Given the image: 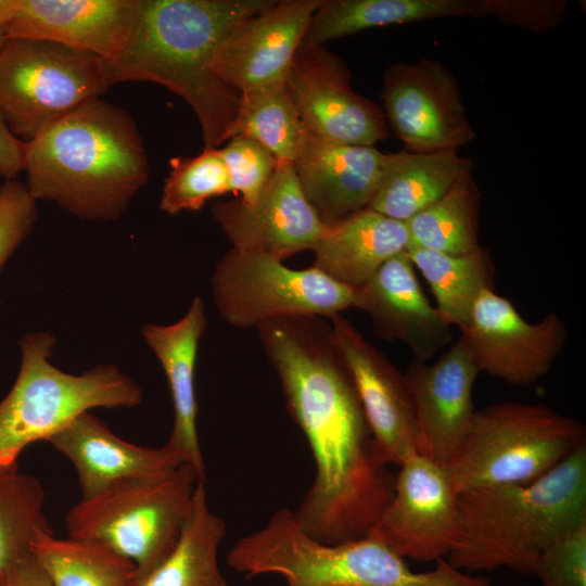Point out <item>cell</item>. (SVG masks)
I'll list each match as a JSON object with an SVG mask.
<instances>
[{
  "label": "cell",
  "mask_w": 586,
  "mask_h": 586,
  "mask_svg": "<svg viewBox=\"0 0 586 586\" xmlns=\"http://www.w3.org/2000/svg\"><path fill=\"white\" fill-rule=\"evenodd\" d=\"M322 0L275 1L234 25L218 43L212 69L241 97L283 84Z\"/></svg>",
  "instance_id": "cell-16"
},
{
  "label": "cell",
  "mask_w": 586,
  "mask_h": 586,
  "mask_svg": "<svg viewBox=\"0 0 586 586\" xmlns=\"http://www.w3.org/2000/svg\"><path fill=\"white\" fill-rule=\"evenodd\" d=\"M140 0H11L9 39L29 38L61 43L115 58L138 20Z\"/></svg>",
  "instance_id": "cell-19"
},
{
  "label": "cell",
  "mask_w": 586,
  "mask_h": 586,
  "mask_svg": "<svg viewBox=\"0 0 586 586\" xmlns=\"http://www.w3.org/2000/svg\"><path fill=\"white\" fill-rule=\"evenodd\" d=\"M481 16H486L483 0H322L302 43L323 46L380 26Z\"/></svg>",
  "instance_id": "cell-26"
},
{
  "label": "cell",
  "mask_w": 586,
  "mask_h": 586,
  "mask_svg": "<svg viewBox=\"0 0 586 586\" xmlns=\"http://www.w3.org/2000/svg\"><path fill=\"white\" fill-rule=\"evenodd\" d=\"M47 442L75 467L81 498L125 480L165 475L188 462L167 444L145 447L118 437L90 411L77 416Z\"/></svg>",
  "instance_id": "cell-21"
},
{
  "label": "cell",
  "mask_w": 586,
  "mask_h": 586,
  "mask_svg": "<svg viewBox=\"0 0 586 586\" xmlns=\"http://www.w3.org/2000/svg\"><path fill=\"white\" fill-rule=\"evenodd\" d=\"M285 84L308 133L368 146L388 137L383 110L352 89L348 67L323 46L302 43Z\"/></svg>",
  "instance_id": "cell-13"
},
{
  "label": "cell",
  "mask_w": 586,
  "mask_h": 586,
  "mask_svg": "<svg viewBox=\"0 0 586 586\" xmlns=\"http://www.w3.org/2000/svg\"><path fill=\"white\" fill-rule=\"evenodd\" d=\"M36 202L17 179L0 184V271L31 232L38 216Z\"/></svg>",
  "instance_id": "cell-36"
},
{
  "label": "cell",
  "mask_w": 586,
  "mask_h": 586,
  "mask_svg": "<svg viewBox=\"0 0 586 586\" xmlns=\"http://www.w3.org/2000/svg\"><path fill=\"white\" fill-rule=\"evenodd\" d=\"M40 481L17 467L0 468V572L31 556L34 542L53 533L43 512Z\"/></svg>",
  "instance_id": "cell-32"
},
{
  "label": "cell",
  "mask_w": 586,
  "mask_h": 586,
  "mask_svg": "<svg viewBox=\"0 0 586 586\" xmlns=\"http://www.w3.org/2000/svg\"><path fill=\"white\" fill-rule=\"evenodd\" d=\"M219 152L230 192L239 193L244 203H254L272 176L278 160L262 143L244 136L231 137Z\"/></svg>",
  "instance_id": "cell-34"
},
{
  "label": "cell",
  "mask_w": 586,
  "mask_h": 586,
  "mask_svg": "<svg viewBox=\"0 0 586 586\" xmlns=\"http://www.w3.org/2000/svg\"><path fill=\"white\" fill-rule=\"evenodd\" d=\"M207 324L203 300L195 296L184 316L175 323L145 324L142 335L166 374L174 406V425L167 445L179 450L205 482L196 417L194 369L199 342Z\"/></svg>",
  "instance_id": "cell-23"
},
{
  "label": "cell",
  "mask_w": 586,
  "mask_h": 586,
  "mask_svg": "<svg viewBox=\"0 0 586 586\" xmlns=\"http://www.w3.org/2000/svg\"><path fill=\"white\" fill-rule=\"evenodd\" d=\"M353 307L369 316L379 337L403 342L415 360H430L451 341L450 326L428 301L406 252L354 289Z\"/></svg>",
  "instance_id": "cell-20"
},
{
  "label": "cell",
  "mask_w": 586,
  "mask_h": 586,
  "mask_svg": "<svg viewBox=\"0 0 586 586\" xmlns=\"http://www.w3.org/2000/svg\"><path fill=\"white\" fill-rule=\"evenodd\" d=\"M3 586H51L33 555L3 573Z\"/></svg>",
  "instance_id": "cell-39"
},
{
  "label": "cell",
  "mask_w": 586,
  "mask_h": 586,
  "mask_svg": "<svg viewBox=\"0 0 586 586\" xmlns=\"http://www.w3.org/2000/svg\"><path fill=\"white\" fill-rule=\"evenodd\" d=\"M533 574L542 586H586V522L552 542Z\"/></svg>",
  "instance_id": "cell-35"
},
{
  "label": "cell",
  "mask_w": 586,
  "mask_h": 586,
  "mask_svg": "<svg viewBox=\"0 0 586 586\" xmlns=\"http://www.w3.org/2000/svg\"><path fill=\"white\" fill-rule=\"evenodd\" d=\"M461 331L480 372L527 386L547 374L565 345L566 328L556 311L527 322L509 300L486 289Z\"/></svg>",
  "instance_id": "cell-14"
},
{
  "label": "cell",
  "mask_w": 586,
  "mask_h": 586,
  "mask_svg": "<svg viewBox=\"0 0 586 586\" xmlns=\"http://www.w3.org/2000/svg\"><path fill=\"white\" fill-rule=\"evenodd\" d=\"M246 578L282 576L288 586H493L443 558L426 572L412 571L378 537L324 544L309 536L294 511L278 509L259 530L239 538L227 555Z\"/></svg>",
  "instance_id": "cell-5"
},
{
  "label": "cell",
  "mask_w": 586,
  "mask_h": 586,
  "mask_svg": "<svg viewBox=\"0 0 586 586\" xmlns=\"http://www.w3.org/2000/svg\"><path fill=\"white\" fill-rule=\"evenodd\" d=\"M406 253L430 285L443 319L460 330L466 328L480 295L494 289L488 251L480 246L469 254L449 255L409 246Z\"/></svg>",
  "instance_id": "cell-28"
},
{
  "label": "cell",
  "mask_w": 586,
  "mask_h": 586,
  "mask_svg": "<svg viewBox=\"0 0 586 586\" xmlns=\"http://www.w3.org/2000/svg\"><path fill=\"white\" fill-rule=\"evenodd\" d=\"M480 191L471 175L405 222L409 246L449 255L474 252L479 244ZM408 246V247H409Z\"/></svg>",
  "instance_id": "cell-30"
},
{
  "label": "cell",
  "mask_w": 586,
  "mask_h": 586,
  "mask_svg": "<svg viewBox=\"0 0 586 586\" xmlns=\"http://www.w3.org/2000/svg\"><path fill=\"white\" fill-rule=\"evenodd\" d=\"M369 534L402 558L428 562L448 556L461 539L462 524L447 468L419 454L405 460L392 498Z\"/></svg>",
  "instance_id": "cell-12"
},
{
  "label": "cell",
  "mask_w": 586,
  "mask_h": 586,
  "mask_svg": "<svg viewBox=\"0 0 586 586\" xmlns=\"http://www.w3.org/2000/svg\"><path fill=\"white\" fill-rule=\"evenodd\" d=\"M474 162L457 152L383 153L377 192L367 208L406 222L471 175Z\"/></svg>",
  "instance_id": "cell-25"
},
{
  "label": "cell",
  "mask_w": 586,
  "mask_h": 586,
  "mask_svg": "<svg viewBox=\"0 0 586 586\" xmlns=\"http://www.w3.org/2000/svg\"><path fill=\"white\" fill-rule=\"evenodd\" d=\"M582 422L543 404L501 402L474 412L448 467L457 494L473 487L532 482L586 444Z\"/></svg>",
  "instance_id": "cell-8"
},
{
  "label": "cell",
  "mask_w": 586,
  "mask_h": 586,
  "mask_svg": "<svg viewBox=\"0 0 586 586\" xmlns=\"http://www.w3.org/2000/svg\"><path fill=\"white\" fill-rule=\"evenodd\" d=\"M212 295L221 318L239 329L291 317L331 318L354 303V289L314 266L293 269L270 255L237 249L216 264Z\"/></svg>",
  "instance_id": "cell-10"
},
{
  "label": "cell",
  "mask_w": 586,
  "mask_h": 586,
  "mask_svg": "<svg viewBox=\"0 0 586 586\" xmlns=\"http://www.w3.org/2000/svg\"><path fill=\"white\" fill-rule=\"evenodd\" d=\"M11 0H0V52L8 43L5 24L9 17Z\"/></svg>",
  "instance_id": "cell-40"
},
{
  "label": "cell",
  "mask_w": 586,
  "mask_h": 586,
  "mask_svg": "<svg viewBox=\"0 0 586 586\" xmlns=\"http://www.w3.org/2000/svg\"><path fill=\"white\" fill-rule=\"evenodd\" d=\"M270 0H140L124 49L103 61L106 84L151 81L181 97L199 119L204 149L229 139L241 95L212 69L218 43Z\"/></svg>",
  "instance_id": "cell-2"
},
{
  "label": "cell",
  "mask_w": 586,
  "mask_h": 586,
  "mask_svg": "<svg viewBox=\"0 0 586 586\" xmlns=\"http://www.w3.org/2000/svg\"><path fill=\"white\" fill-rule=\"evenodd\" d=\"M256 330L315 461L314 481L294 511L296 521L324 544L367 536L392 498L395 476L375 456L330 324L320 317H291Z\"/></svg>",
  "instance_id": "cell-1"
},
{
  "label": "cell",
  "mask_w": 586,
  "mask_h": 586,
  "mask_svg": "<svg viewBox=\"0 0 586 586\" xmlns=\"http://www.w3.org/2000/svg\"><path fill=\"white\" fill-rule=\"evenodd\" d=\"M25 142L15 138L0 117V176L16 179L24 170Z\"/></svg>",
  "instance_id": "cell-38"
},
{
  "label": "cell",
  "mask_w": 586,
  "mask_h": 586,
  "mask_svg": "<svg viewBox=\"0 0 586 586\" xmlns=\"http://www.w3.org/2000/svg\"><path fill=\"white\" fill-rule=\"evenodd\" d=\"M227 525L207 501L199 482L191 510L171 550L152 569L137 574L129 586H230L218 566V548Z\"/></svg>",
  "instance_id": "cell-27"
},
{
  "label": "cell",
  "mask_w": 586,
  "mask_h": 586,
  "mask_svg": "<svg viewBox=\"0 0 586 586\" xmlns=\"http://www.w3.org/2000/svg\"><path fill=\"white\" fill-rule=\"evenodd\" d=\"M383 153L374 146L328 141L308 133L293 163L300 187L321 221L333 225L369 206Z\"/></svg>",
  "instance_id": "cell-22"
},
{
  "label": "cell",
  "mask_w": 586,
  "mask_h": 586,
  "mask_svg": "<svg viewBox=\"0 0 586 586\" xmlns=\"http://www.w3.org/2000/svg\"><path fill=\"white\" fill-rule=\"evenodd\" d=\"M109 88L89 52L29 38L9 39L0 52V117L23 142Z\"/></svg>",
  "instance_id": "cell-9"
},
{
  "label": "cell",
  "mask_w": 586,
  "mask_h": 586,
  "mask_svg": "<svg viewBox=\"0 0 586 586\" xmlns=\"http://www.w3.org/2000/svg\"><path fill=\"white\" fill-rule=\"evenodd\" d=\"M405 222L373 209H361L333 225L313 247L314 267L333 280L356 289L391 257L406 252Z\"/></svg>",
  "instance_id": "cell-24"
},
{
  "label": "cell",
  "mask_w": 586,
  "mask_h": 586,
  "mask_svg": "<svg viewBox=\"0 0 586 586\" xmlns=\"http://www.w3.org/2000/svg\"><path fill=\"white\" fill-rule=\"evenodd\" d=\"M31 555L51 586H129L137 575L131 561L103 545L53 533L39 536Z\"/></svg>",
  "instance_id": "cell-29"
},
{
  "label": "cell",
  "mask_w": 586,
  "mask_h": 586,
  "mask_svg": "<svg viewBox=\"0 0 586 586\" xmlns=\"http://www.w3.org/2000/svg\"><path fill=\"white\" fill-rule=\"evenodd\" d=\"M480 370L461 335L435 362L415 360L404 373L416 411L417 454L447 468L458 455L473 415Z\"/></svg>",
  "instance_id": "cell-18"
},
{
  "label": "cell",
  "mask_w": 586,
  "mask_h": 586,
  "mask_svg": "<svg viewBox=\"0 0 586 586\" xmlns=\"http://www.w3.org/2000/svg\"><path fill=\"white\" fill-rule=\"evenodd\" d=\"M199 482L196 470L184 462L165 475L115 483L67 511L68 537L103 545L142 574L175 546Z\"/></svg>",
  "instance_id": "cell-7"
},
{
  "label": "cell",
  "mask_w": 586,
  "mask_h": 586,
  "mask_svg": "<svg viewBox=\"0 0 586 586\" xmlns=\"http://www.w3.org/2000/svg\"><path fill=\"white\" fill-rule=\"evenodd\" d=\"M486 16L544 34L558 28L569 12L568 0H483Z\"/></svg>",
  "instance_id": "cell-37"
},
{
  "label": "cell",
  "mask_w": 586,
  "mask_h": 586,
  "mask_svg": "<svg viewBox=\"0 0 586 586\" xmlns=\"http://www.w3.org/2000/svg\"><path fill=\"white\" fill-rule=\"evenodd\" d=\"M165 180L160 207L167 214L199 211L212 198L230 192L228 174L218 149L193 157H175Z\"/></svg>",
  "instance_id": "cell-33"
},
{
  "label": "cell",
  "mask_w": 586,
  "mask_h": 586,
  "mask_svg": "<svg viewBox=\"0 0 586 586\" xmlns=\"http://www.w3.org/2000/svg\"><path fill=\"white\" fill-rule=\"evenodd\" d=\"M0 586H3V573L0 572Z\"/></svg>",
  "instance_id": "cell-41"
},
{
  "label": "cell",
  "mask_w": 586,
  "mask_h": 586,
  "mask_svg": "<svg viewBox=\"0 0 586 586\" xmlns=\"http://www.w3.org/2000/svg\"><path fill=\"white\" fill-rule=\"evenodd\" d=\"M330 319L331 339L356 386L378 460L400 466L417 454L418 430L412 397L395 365L342 314Z\"/></svg>",
  "instance_id": "cell-15"
},
{
  "label": "cell",
  "mask_w": 586,
  "mask_h": 586,
  "mask_svg": "<svg viewBox=\"0 0 586 586\" xmlns=\"http://www.w3.org/2000/svg\"><path fill=\"white\" fill-rule=\"evenodd\" d=\"M25 187L88 220H114L148 183L149 162L135 119L92 99L25 142Z\"/></svg>",
  "instance_id": "cell-3"
},
{
  "label": "cell",
  "mask_w": 586,
  "mask_h": 586,
  "mask_svg": "<svg viewBox=\"0 0 586 586\" xmlns=\"http://www.w3.org/2000/svg\"><path fill=\"white\" fill-rule=\"evenodd\" d=\"M55 337L33 332L20 340L21 366L0 400V468L17 467L30 444L48 441L77 416L93 408H132L142 391L117 365H101L81 374L50 361Z\"/></svg>",
  "instance_id": "cell-6"
},
{
  "label": "cell",
  "mask_w": 586,
  "mask_h": 586,
  "mask_svg": "<svg viewBox=\"0 0 586 586\" xmlns=\"http://www.w3.org/2000/svg\"><path fill=\"white\" fill-rule=\"evenodd\" d=\"M381 99L387 126L405 150L457 152L476 136L456 76L437 60L422 58L388 66Z\"/></svg>",
  "instance_id": "cell-11"
},
{
  "label": "cell",
  "mask_w": 586,
  "mask_h": 586,
  "mask_svg": "<svg viewBox=\"0 0 586 586\" xmlns=\"http://www.w3.org/2000/svg\"><path fill=\"white\" fill-rule=\"evenodd\" d=\"M212 214L233 249L280 260L313 250L328 226L306 200L294 165L282 162L254 203L218 202Z\"/></svg>",
  "instance_id": "cell-17"
},
{
  "label": "cell",
  "mask_w": 586,
  "mask_h": 586,
  "mask_svg": "<svg viewBox=\"0 0 586 586\" xmlns=\"http://www.w3.org/2000/svg\"><path fill=\"white\" fill-rule=\"evenodd\" d=\"M234 136L258 141L278 162H295L308 131L285 81L265 91L241 97L229 139Z\"/></svg>",
  "instance_id": "cell-31"
},
{
  "label": "cell",
  "mask_w": 586,
  "mask_h": 586,
  "mask_svg": "<svg viewBox=\"0 0 586 586\" xmlns=\"http://www.w3.org/2000/svg\"><path fill=\"white\" fill-rule=\"evenodd\" d=\"M458 507L462 536L448 555L453 566L533 574L552 542L586 522V444L532 482L466 489Z\"/></svg>",
  "instance_id": "cell-4"
}]
</instances>
